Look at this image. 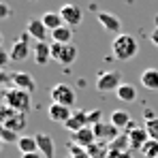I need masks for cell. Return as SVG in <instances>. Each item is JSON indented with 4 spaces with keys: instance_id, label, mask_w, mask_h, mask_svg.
<instances>
[{
    "instance_id": "obj_35",
    "label": "cell",
    "mask_w": 158,
    "mask_h": 158,
    "mask_svg": "<svg viewBox=\"0 0 158 158\" xmlns=\"http://www.w3.org/2000/svg\"><path fill=\"white\" fill-rule=\"evenodd\" d=\"M2 143H4V141H2V139H0V150H2Z\"/></svg>"
},
{
    "instance_id": "obj_2",
    "label": "cell",
    "mask_w": 158,
    "mask_h": 158,
    "mask_svg": "<svg viewBox=\"0 0 158 158\" xmlns=\"http://www.w3.org/2000/svg\"><path fill=\"white\" fill-rule=\"evenodd\" d=\"M4 105L11 107V109L17 111V113H26V111H30V105H32V101H30V92L17 90V88H9V90H4Z\"/></svg>"
},
{
    "instance_id": "obj_10",
    "label": "cell",
    "mask_w": 158,
    "mask_h": 158,
    "mask_svg": "<svg viewBox=\"0 0 158 158\" xmlns=\"http://www.w3.org/2000/svg\"><path fill=\"white\" fill-rule=\"evenodd\" d=\"M47 115H49V120H52V122L66 124V122L71 120L73 111H71V107H64V105H58V103H52V105L47 107Z\"/></svg>"
},
{
    "instance_id": "obj_1",
    "label": "cell",
    "mask_w": 158,
    "mask_h": 158,
    "mask_svg": "<svg viewBox=\"0 0 158 158\" xmlns=\"http://www.w3.org/2000/svg\"><path fill=\"white\" fill-rule=\"evenodd\" d=\"M111 52L115 56V60L128 62L139 53V43L132 34H115V39L111 41Z\"/></svg>"
},
{
    "instance_id": "obj_9",
    "label": "cell",
    "mask_w": 158,
    "mask_h": 158,
    "mask_svg": "<svg viewBox=\"0 0 158 158\" xmlns=\"http://www.w3.org/2000/svg\"><path fill=\"white\" fill-rule=\"evenodd\" d=\"M11 83H13V88L24 90V92H30V94L36 90V81L30 77L28 73H24V71H15V73H11Z\"/></svg>"
},
{
    "instance_id": "obj_7",
    "label": "cell",
    "mask_w": 158,
    "mask_h": 158,
    "mask_svg": "<svg viewBox=\"0 0 158 158\" xmlns=\"http://www.w3.org/2000/svg\"><path fill=\"white\" fill-rule=\"evenodd\" d=\"M60 15H62L64 24H66V26H71V28L79 26V24L83 22V11H81V6L73 4V2L62 4V6H60Z\"/></svg>"
},
{
    "instance_id": "obj_30",
    "label": "cell",
    "mask_w": 158,
    "mask_h": 158,
    "mask_svg": "<svg viewBox=\"0 0 158 158\" xmlns=\"http://www.w3.org/2000/svg\"><path fill=\"white\" fill-rule=\"evenodd\" d=\"M9 60H11V53L6 52V49H2V45H0V69H4Z\"/></svg>"
},
{
    "instance_id": "obj_18",
    "label": "cell",
    "mask_w": 158,
    "mask_h": 158,
    "mask_svg": "<svg viewBox=\"0 0 158 158\" xmlns=\"http://www.w3.org/2000/svg\"><path fill=\"white\" fill-rule=\"evenodd\" d=\"M109 120H111V124L115 126V128H126L128 131V126H131V115H128V111H124V109H113L111 111V115H109Z\"/></svg>"
},
{
    "instance_id": "obj_16",
    "label": "cell",
    "mask_w": 158,
    "mask_h": 158,
    "mask_svg": "<svg viewBox=\"0 0 158 158\" xmlns=\"http://www.w3.org/2000/svg\"><path fill=\"white\" fill-rule=\"evenodd\" d=\"M34 139H36V143H39V152L43 154V158H53V154H56V145H53L52 137L45 135V132H39V135H34Z\"/></svg>"
},
{
    "instance_id": "obj_28",
    "label": "cell",
    "mask_w": 158,
    "mask_h": 158,
    "mask_svg": "<svg viewBox=\"0 0 158 158\" xmlns=\"http://www.w3.org/2000/svg\"><path fill=\"white\" fill-rule=\"evenodd\" d=\"M145 131H148V135H150V139L158 141V118H156V120L145 122Z\"/></svg>"
},
{
    "instance_id": "obj_19",
    "label": "cell",
    "mask_w": 158,
    "mask_h": 158,
    "mask_svg": "<svg viewBox=\"0 0 158 158\" xmlns=\"http://www.w3.org/2000/svg\"><path fill=\"white\" fill-rule=\"evenodd\" d=\"M141 85L145 90H152L156 92L158 90V69H145L141 73Z\"/></svg>"
},
{
    "instance_id": "obj_11",
    "label": "cell",
    "mask_w": 158,
    "mask_h": 158,
    "mask_svg": "<svg viewBox=\"0 0 158 158\" xmlns=\"http://www.w3.org/2000/svg\"><path fill=\"white\" fill-rule=\"evenodd\" d=\"M32 56H34V62L39 66H45L52 60V43H47V41L34 43L32 45Z\"/></svg>"
},
{
    "instance_id": "obj_24",
    "label": "cell",
    "mask_w": 158,
    "mask_h": 158,
    "mask_svg": "<svg viewBox=\"0 0 158 158\" xmlns=\"http://www.w3.org/2000/svg\"><path fill=\"white\" fill-rule=\"evenodd\" d=\"M2 126L9 128V131H13V132L24 131V128H26V115H24V113H15V115H13L9 122H4Z\"/></svg>"
},
{
    "instance_id": "obj_29",
    "label": "cell",
    "mask_w": 158,
    "mask_h": 158,
    "mask_svg": "<svg viewBox=\"0 0 158 158\" xmlns=\"http://www.w3.org/2000/svg\"><path fill=\"white\" fill-rule=\"evenodd\" d=\"M71 154H73V158H85V156H88V150L73 143V145H71Z\"/></svg>"
},
{
    "instance_id": "obj_25",
    "label": "cell",
    "mask_w": 158,
    "mask_h": 158,
    "mask_svg": "<svg viewBox=\"0 0 158 158\" xmlns=\"http://www.w3.org/2000/svg\"><path fill=\"white\" fill-rule=\"evenodd\" d=\"M141 154H143V158H158V141L150 139V141L141 148Z\"/></svg>"
},
{
    "instance_id": "obj_17",
    "label": "cell",
    "mask_w": 158,
    "mask_h": 158,
    "mask_svg": "<svg viewBox=\"0 0 158 158\" xmlns=\"http://www.w3.org/2000/svg\"><path fill=\"white\" fill-rule=\"evenodd\" d=\"M85 126H88V111H73L71 120L64 124V128L69 132H77L81 128H85Z\"/></svg>"
},
{
    "instance_id": "obj_20",
    "label": "cell",
    "mask_w": 158,
    "mask_h": 158,
    "mask_svg": "<svg viewBox=\"0 0 158 158\" xmlns=\"http://www.w3.org/2000/svg\"><path fill=\"white\" fill-rule=\"evenodd\" d=\"M52 34V43H62V45H66V43H71L73 41V28L71 26H64L58 28V30H53V32H49Z\"/></svg>"
},
{
    "instance_id": "obj_26",
    "label": "cell",
    "mask_w": 158,
    "mask_h": 158,
    "mask_svg": "<svg viewBox=\"0 0 158 158\" xmlns=\"http://www.w3.org/2000/svg\"><path fill=\"white\" fill-rule=\"evenodd\" d=\"M0 139L2 141H6V143H17L19 141V137H17V132H13V131H9V128H4L2 124H0Z\"/></svg>"
},
{
    "instance_id": "obj_6",
    "label": "cell",
    "mask_w": 158,
    "mask_h": 158,
    "mask_svg": "<svg viewBox=\"0 0 158 158\" xmlns=\"http://www.w3.org/2000/svg\"><path fill=\"white\" fill-rule=\"evenodd\" d=\"M28 39H32V36H30L28 32H24V34L17 36V41H13V47L9 49L13 62H24V60H28V56H30V52H32Z\"/></svg>"
},
{
    "instance_id": "obj_12",
    "label": "cell",
    "mask_w": 158,
    "mask_h": 158,
    "mask_svg": "<svg viewBox=\"0 0 158 158\" xmlns=\"http://www.w3.org/2000/svg\"><path fill=\"white\" fill-rule=\"evenodd\" d=\"M71 139H73L75 145H81V148H85V150L96 143V137H94L92 126H85V128H81V131H77V132H71Z\"/></svg>"
},
{
    "instance_id": "obj_8",
    "label": "cell",
    "mask_w": 158,
    "mask_h": 158,
    "mask_svg": "<svg viewBox=\"0 0 158 158\" xmlns=\"http://www.w3.org/2000/svg\"><path fill=\"white\" fill-rule=\"evenodd\" d=\"M92 131H94V137H96L101 143H107V145L120 137V128H115L111 122H109V124H105V122H98L96 126H92Z\"/></svg>"
},
{
    "instance_id": "obj_23",
    "label": "cell",
    "mask_w": 158,
    "mask_h": 158,
    "mask_svg": "<svg viewBox=\"0 0 158 158\" xmlns=\"http://www.w3.org/2000/svg\"><path fill=\"white\" fill-rule=\"evenodd\" d=\"M115 96H118L120 101H124V103H132V101L137 98V88L131 85V83H122V85L118 88Z\"/></svg>"
},
{
    "instance_id": "obj_33",
    "label": "cell",
    "mask_w": 158,
    "mask_h": 158,
    "mask_svg": "<svg viewBox=\"0 0 158 158\" xmlns=\"http://www.w3.org/2000/svg\"><path fill=\"white\" fill-rule=\"evenodd\" d=\"M150 41H152V45H154V47H158V26L152 30V34H150Z\"/></svg>"
},
{
    "instance_id": "obj_36",
    "label": "cell",
    "mask_w": 158,
    "mask_h": 158,
    "mask_svg": "<svg viewBox=\"0 0 158 158\" xmlns=\"http://www.w3.org/2000/svg\"><path fill=\"white\" fill-rule=\"evenodd\" d=\"M0 45H2V34H0Z\"/></svg>"
},
{
    "instance_id": "obj_5",
    "label": "cell",
    "mask_w": 158,
    "mask_h": 158,
    "mask_svg": "<svg viewBox=\"0 0 158 158\" xmlns=\"http://www.w3.org/2000/svg\"><path fill=\"white\" fill-rule=\"evenodd\" d=\"M49 96H52V103H58V105H64V107H73L77 101L75 90L66 83H56L49 90Z\"/></svg>"
},
{
    "instance_id": "obj_4",
    "label": "cell",
    "mask_w": 158,
    "mask_h": 158,
    "mask_svg": "<svg viewBox=\"0 0 158 158\" xmlns=\"http://www.w3.org/2000/svg\"><path fill=\"white\" fill-rule=\"evenodd\" d=\"M52 60H56L62 66H69V64H73L77 60V47L73 43H66V45L52 43Z\"/></svg>"
},
{
    "instance_id": "obj_21",
    "label": "cell",
    "mask_w": 158,
    "mask_h": 158,
    "mask_svg": "<svg viewBox=\"0 0 158 158\" xmlns=\"http://www.w3.org/2000/svg\"><path fill=\"white\" fill-rule=\"evenodd\" d=\"M15 145H17V150H19L22 154H32V152H39V143H36V139H34V137H28V135L19 137V141H17Z\"/></svg>"
},
{
    "instance_id": "obj_34",
    "label": "cell",
    "mask_w": 158,
    "mask_h": 158,
    "mask_svg": "<svg viewBox=\"0 0 158 158\" xmlns=\"http://www.w3.org/2000/svg\"><path fill=\"white\" fill-rule=\"evenodd\" d=\"M22 158H43L41 152H32V154H22Z\"/></svg>"
},
{
    "instance_id": "obj_13",
    "label": "cell",
    "mask_w": 158,
    "mask_h": 158,
    "mask_svg": "<svg viewBox=\"0 0 158 158\" xmlns=\"http://www.w3.org/2000/svg\"><path fill=\"white\" fill-rule=\"evenodd\" d=\"M96 19H98V24L105 28L107 32H120V28H122L120 17L113 15V13H107V11H98L96 13Z\"/></svg>"
},
{
    "instance_id": "obj_15",
    "label": "cell",
    "mask_w": 158,
    "mask_h": 158,
    "mask_svg": "<svg viewBox=\"0 0 158 158\" xmlns=\"http://www.w3.org/2000/svg\"><path fill=\"white\" fill-rule=\"evenodd\" d=\"M26 32L36 41V43H41V41H47V28H45V24L41 22V19H30L26 26Z\"/></svg>"
},
{
    "instance_id": "obj_32",
    "label": "cell",
    "mask_w": 158,
    "mask_h": 158,
    "mask_svg": "<svg viewBox=\"0 0 158 158\" xmlns=\"http://www.w3.org/2000/svg\"><path fill=\"white\" fill-rule=\"evenodd\" d=\"M143 120H145V122H150V120H156V113H154L152 109H143Z\"/></svg>"
},
{
    "instance_id": "obj_3",
    "label": "cell",
    "mask_w": 158,
    "mask_h": 158,
    "mask_svg": "<svg viewBox=\"0 0 158 158\" xmlns=\"http://www.w3.org/2000/svg\"><path fill=\"white\" fill-rule=\"evenodd\" d=\"M122 85V73L120 71H101L96 75V90L98 92H118Z\"/></svg>"
},
{
    "instance_id": "obj_22",
    "label": "cell",
    "mask_w": 158,
    "mask_h": 158,
    "mask_svg": "<svg viewBox=\"0 0 158 158\" xmlns=\"http://www.w3.org/2000/svg\"><path fill=\"white\" fill-rule=\"evenodd\" d=\"M41 22L45 24V28H47L49 32H53V30H58V28L64 26V19H62L60 13H43Z\"/></svg>"
},
{
    "instance_id": "obj_14",
    "label": "cell",
    "mask_w": 158,
    "mask_h": 158,
    "mask_svg": "<svg viewBox=\"0 0 158 158\" xmlns=\"http://www.w3.org/2000/svg\"><path fill=\"white\" fill-rule=\"evenodd\" d=\"M128 141H131V150H139V152H141V148L150 141V135L145 131V126L128 131Z\"/></svg>"
},
{
    "instance_id": "obj_31",
    "label": "cell",
    "mask_w": 158,
    "mask_h": 158,
    "mask_svg": "<svg viewBox=\"0 0 158 158\" xmlns=\"http://www.w3.org/2000/svg\"><path fill=\"white\" fill-rule=\"evenodd\" d=\"M9 15H11V6H9L6 2L0 0V19H6Z\"/></svg>"
},
{
    "instance_id": "obj_27",
    "label": "cell",
    "mask_w": 158,
    "mask_h": 158,
    "mask_svg": "<svg viewBox=\"0 0 158 158\" xmlns=\"http://www.w3.org/2000/svg\"><path fill=\"white\" fill-rule=\"evenodd\" d=\"M101 118H103L101 109H90V111H88V126H96L98 122H103Z\"/></svg>"
}]
</instances>
